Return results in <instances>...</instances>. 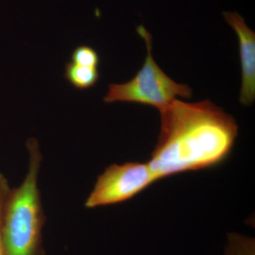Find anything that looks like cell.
Instances as JSON below:
<instances>
[{"instance_id": "cell-4", "label": "cell", "mask_w": 255, "mask_h": 255, "mask_svg": "<svg viewBox=\"0 0 255 255\" xmlns=\"http://www.w3.org/2000/svg\"><path fill=\"white\" fill-rule=\"evenodd\" d=\"M157 181L148 162L112 164L97 178L85 207L93 209L129 200Z\"/></svg>"}, {"instance_id": "cell-10", "label": "cell", "mask_w": 255, "mask_h": 255, "mask_svg": "<svg viewBox=\"0 0 255 255\" xmlns=\"http://www.w3.org/2000/svg\"><path fill=\"white\" fill-rule=\"evenodd\" d=\"M0 255H6L5 254L4 244H3L2 238L0 233Z\"/></svg>"}, {"instance_id": "cell-5", "label": "cell", "mask_w": 255, "mask_h": 255, "mask_svg": "<svg viewBox=\"0 0 255 255\" xmlns=\"http://www.w3.org/2000/svg\"><path fill=\"white\" fill-rule=\"evenodd\" d=\"M223 15L237 33L239 41L242 70L240 102L242 105L251 106L255 99V33L237 12L226 11Z\"/></svg>"}, {"instance_id": "cell-8", "label": "cell", "mask_w": 255, "mask_h": 255, "mask_svg": "<svg viewBox=\"0 0 255 255\" xmlns=\"http://www.w3.org/2000/svg\"><path fill=\"white\" fill-rule=\"evenodd\" d=\"M73 63L88 68H99L100 56L98 52L90 46L80 45L73 50L71 55Z\"/></svg>"}, {"instance_id": "cell-7", "label": "cell", "mask_w": 255, "mask_h": 255, "mask_svg": "<svg viewBox=\"0 0 255 255\" xmlns=\"http://www.w3.org/2000/svg\"><path fill=\"white\" fill-rule=\"evenodd\" d=\"M224 255H255L254 238L239 233H228Z\"/></svg>"}, {"instance_id": "cell-9", "label": "cell", "mask_w": 255, "mask_h": 255, "mask_svg": "<svg viewBox=\"0 0 255 255\" xmlns=\"http://www.w3.org/2000/svg\"><path fill=\"white\" fill-rule=\"evenodd\" d=\"M11 191V189H10L7 179L4 177V174L0 172V228Z\"/></svg>"}, {"instance_id": "cell-1", "label": "cell", "mask_w": 255, "mask_h": 255, "mask_svg": "<svg viewBox=\"0 0 255 255\" xmlns=\"http://www.w3.org/2000/svg\"><path fill=\"white\" fill-rule=\"evenodd\" d=\"M160 113L158 140L148 162L157 181L222 163L232 150L236 120L209 100L172 101Z\"/></svg>"}, {"instance_id": "cell-2", "label": "cell", "mask_w": 255, "mask_h": 255, "mask_svg": "<svg viewBox=\"0 0 255 255\" xmlns=\"http://www.w3.org/2000/svg\"><path fill=\"white\" fill-rule=\"evenodd\" d=\"M26 147L27 174L19 187L11 189L0 228L6 255H43L45 216L38 185L42 154L36 139H29Z\"/></svg>"}, {"instance_id": "cell-3", "label": "cell", "mask_w": 255, "mask_h": 255, "mask_svg": "<svg viewBox=\"0 0 255 255\" xmlns=\"http://www.w3.org/2000/svg\"><path fill=\"white\" fill-rule=\"evenodd\" d=\"M136 31L145 42L147 53L145 63L130 81L124 84H110L104 97V102L106 104H141L152 106L160 111L177 97L191 98V87L174 82L156 63L152 54V40L150 32L142 25L137 26Z\"/></svg>"}, {"instance_id": "cell-6", "label": "cell", "mask_w": 255, "mask_h": 255, "mask_svg": "<svg viewBox=\"0 0 255 255\" xmlns=\"http://www.w3.org/2000/svg\"><path fill=\"white\" fill-rule=\"evenodd\" d=\"M64 78L74 88L84 91L97 85L100 73L98 68L81 66L69 62L65 65Z\"/></svg>"}]
</instances>
